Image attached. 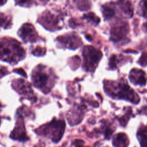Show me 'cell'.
Segmentation results:
<instances>
[{
  "instance_id": "6da1fadb",
  "label": "cell",
  "mask_w": 147,
  "mask_h": 147,
  "mask_svg": "<svg viewBox=\"0 0 147 147\" xmlns=\"http://www.w3.org/2000/svg\"><path fill=\"white\" fill-rule=\"evenodd\" d=\"M25 51L20 43L15 40H3L0 42V58L10 63L21 60Z\"/></svg>"
},
{
  "instance_id": "7a4b0ae2",
  "label": "cell",
  "mask_w": 147,
  "mask_h": 147,
  "mask_svg": "<svg viewBox=\"0 0 147 147\" xmlns=\"http://www.w3.org/2000/svg\"><path fill=\"white\" fill-rule=\"evenodd\" d=\"M33 81L34 84L40 88H46L49 80V75L44 70V67H40L33 72Z\"/></svg>"
},
{
  "instance_id": "3957f363",
  "label": "cell",
  "mask_w": 147,
  "mask_h": 147,
  "mask_svg": "<svg viewBox=\"0 0 147 147\" xmlns=\"http://www.w3.org/2000/svg\"><path fill=\"white\" fill-rule=\"evenodd\" d=\"M20 37L26 42H34L37 40V33L33 26L29 24L24 25L20 30Z\"/></svg>"
},
{
  "instance_id": "277c9868",
  "label": "cell",
  "mask_w": 147,
  "mask_h": 147,
  "mask_svg": "<svg viewBox=\"0 0 147 147\" xmlns=\"http://www.w3.org/2000/svg\"><path fill=\"white\" fill-rule=\"evenodd\" d=\"M83 54L87 68L91 67V65H93L99 60L100 56V52L90 47L86 48Z\"/></svg>"
},
{
  "instance_id": "5b68a950",
  "label": "cell",
  "mask_w": 147,
  "mask_h": 147,
  "mask_svg": "<svg viewBox=\"0 0 147 147\" xmlns=\"http://www.w3.org/2000/svg\"><path fill=\"white\" fill-rule=\"evenodd\" d=\"M59 42L64 47L70 49H76L80 45V41L75 35L68 34L57 38Z\"/></svg>"
},
{
  "instance_id": "8992f818",
  "label": "cell",
  "mask_w": 147,
  "mask_h": 147,
  "mask_svg": "<svg viewBox=\"0 0 147 147\" xmlns=\"http://www.w3.org/2000/svg\"><path fill=\"white\" fill-rule=\"evenodd\" d=\"M41 21L42 22L44 26H47L48 29H54L59 24V18L51 13L50 12H47L45 13L40 19Z\"/></svg>"
},
{
  "instance_id": "52a82bcc",
  "label": "cell",
  "mask_w": 147,
  "mask_h": 147,
  "mask_svg": "<svg viewBox=\"0 0 147 147\" xmlns=\"http://www.w3.org/2000/svg\"><path fill=\"white\" fill-rule=\"evenodd\" d=\"M10 25V19L3 14H0V26L3 28H8Z\"/></svg>"
},
{
  "instance_id": "ba28073f",
  "label": "cell",
  "mask_w": 147,
  "mask_h": 147,
  "mask_svg": "<svg viewBox=\"0 0 147 147\" xmlns=\"http://www.w3.org/2000/svg\"><path fill=\"white\" fill-rule=\"evenodd\" d=\"M78 7L81 10H85L89 9V3L87 0H75Z\"/></svg>"
},
{
  "instance_id": "9c48e42d",
  "label": "cell",
  "mask_w": 147,
  "mask_h": 147,
  "mask_svg": "<svg viewBox=\"0 0 147 147\" xmlns=\"http://www.w3.org/2000/svg\"><path fill=\"white\" fill-rule=\"evenodd\" d=\"M103 13H104L105 16L107 18H110V17H112L114 15V10L112 9L106 7H104Z\"/></svg>"
},
{
  "instance_id": "30bf717a",
  "label": "cell",
  "mask_w": 147,
  "mask_h": 147,
  "mask_svg": "<svg viewBox=\"0 0 147 147\" xmlns=\"http://www.w3.org/2000/svg\"><path fill=\"white\" fill-rule=\"evenodd\" d=\"M45 52V49L41 47L36 48L33 51V53L36 56H42Z\"/></svg>"
},
{
  "instance_id": "8fae6325",
  "label": "cell",
  "mask_w": 147,
  "mask_h": 147,
  "mask_svg": "<svg viewBox=\"0 0 147 147\" xmlns=\"http://www.w3.org/2000/svg\"><path fill=\"white\" fill-rule=\"evenodd\" d=\"M85 18H86L87 19L90 20V21H92L94 22H96V23H98L99 22V19L95 17V16L93 14V13H88V14L87 15H85Z\"/></svg>"
},
{
  "instance_id": "7c38bea8",
  "label": "cell",
  "mask_w": 147,
  "mask_h": 147,
  "mask_svg": "<svg viewBox=\"0 0 147 147\" xmlns=\"http://www.w3.org/2000/svg\"><path fill=\"white\" fill-rule=\"evenodd\" d=\"M16 2L21 6H29L32 3V0H16Z\"/></svg>"
},
{
  "instance_id": "4fadbf2b",
  "label": "cell",
  "mask_w": 147,
  "mask_h": 147,
  "mask_svg": "<svg viewBox=\"0 0 147 147\" xmlns=\"http://www.w3.org/2000/svg\"><path fill=\"white\" fill-rule=\"evenodd\" d=\"M142 11L144 12V16H146L147 15V1L146 0H144L142 1Z\"/></svg>"
},
{
  "instance_id": "5bb4252c",
  "label": "cell",
  "mask_w": 147,
  "mask_h": 147,
  "mask_svg": "<svg viewBox=\"0 0 147 147\" xmlns=\"http://www.w3.org/2000/svg\"><path fill=\"white\" fill-rule=\"evenodd\" d=\"M140 63L141 65H146L147 64V55L144 54L142 56L140 60Z\"/></svg>"
},
{
  "instance_id": "9a60e30c",
  "label": "cell",
  "mask_w": 147,
  "mask_h": 147,
  "mask_svg": "<svg viewBox=\"0 0 147 147\" xmlns=\"http://www.w3.org/2000/svg\"><path fill=\"white\" fill-rule=\"evenodd\" d=\"M7 73V70L5 68H2L0 69V78Z\"/></svg>"
},
{
  "instance_id": "2e32d148",
  "label": "cell",
  "mask_w": 147,
  "mask_h": 147,
  "mask_svg": "<svg viewBox=\"0 0 147 147\" xmlns=\"http://www.w3.org/2000/svg\"><path fill=\"white\" fill-rule=\"evenodd\" d=\"M16 72H17L18 74H21V75H23L24 76H26V74L25 73L24 71L22 69H21V68H20V69H16Z\"/></svg>"
},
{
  "instance_id": "e0dca14e",
  "label": "cell",
  "mask_w": 147,
  "mask_h": 147,
  "mask_svg": "<svg viewBox=\"0 0 147 147\" xmlns=\"http://www.w3.org/2000/svg\"><path fill=\"white\" fill-rule=\"evenodd\" d=\"M6 2V0H0V6L3 5Z\"/></svg>"
},
{
  "instance_id": "ac0fdd59",
  "label": "cell",
  "mask_w": 147,
  "mask_h": 147,
  "mask_svg": "<svg viewBox=\"0 0 147 147\" xmlns=\"http://www.w3.org/2000/svg\"><path fill=\"white\" fill-rule=\"evenodd\" d=\"M146 28H147V23L146 24Z\"/></svg>"
}]
</instances>
